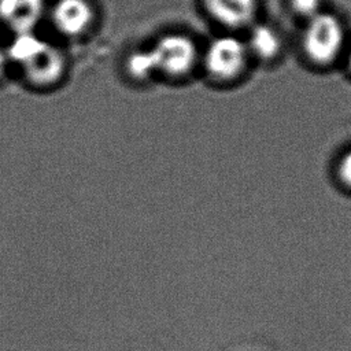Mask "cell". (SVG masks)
<instances>
[{"label":"cell","instance_id":"1","mask_svg":"<svg viewBox=\"0 0 351 351\" xmlns=\"http://www.w3.org/2000/svg\"><path fill=\"white\" fill-rule=\"evenodd\" d=\"M302 44L306 55L313 62H332L344 44V30L340 21L329 12L319 11L307 19Z\"/></svg>","mask_w":351,"mask_h":351},{"label":"cell","instance_id":"2","mask_svg":"<svg viewBox=\"0 0 351 351\" xmlns=\"http://www.w3.org/2000/svg\"><path fill=\"white\" fill-rule=\"evenodd\" d=\"M156 74L181 78L192 71L197 62L195 43L184 34H166L149 49Z\"/></svg>","mask_w":351,"mask_h":351},{"label":"cell","instance_id":"3","mask_svg":"<svg viewBox=\"0 0 351 351\" xmlns=\"http://www.w3.org/2000/svg\"><path fill=\"white\" fill-rule=\"evenodd\" d=\"M248 49L244 41L232 34L215 37L206 48L204 66L217 80H228L240 73L247 60Z\"/></svg>","mask_w":351,"mask_h":351},{"label":"cell","instance_id":"4","mask_svg":"<svg viewBox=\"0 0 351 351\" xmlns=\"http://www.w3.org/2000/svg\"><path fill=\"white\" fill-rule=\"evenodd\" d=\"M19 69L30 85L37 88H48L59 82L63 77L66 70V59L60 49L47 43Z\"/></svg>","mask_w":351,"mask_h":351},{"label":"cell","instance_id":"5","mask_svg":"<svg viewBox=\"0 0 351 351\" xmlns=\"http://www.w3.org/2000/svg\"><path fill=\"white\" fill-rule=\"evenodd\" d=\"M51 16L60 33L74 37L88 30L95 14L88 0H58Z\"/></svg>","mask_w":351,"mask_h":351},{"label":"cell","instance_id":"6","mask_svg":"<svg viewBox=\"0 0 351 351\" xmlns=\"http://www.w3.org/2000/svg\"><path fill=\"white\" fill-rule=\"evenodd\" d=\"M44 12V0H0V19L14 33L33 32Z\"/></svg>","mask_w":351,"mask_h":351},{"label":"cell","instance_id":"7","mask_svg":"<svg viewBox=\"0 0 351 351\" xmlns=\"http://www.w3.org/2000/svg\"><path fill=\"white\" fill-rule=\"evenodd\" d=\"M208 14L221 25L232 29L252 25L258 0H204Z\"/></svg>","mask_w":351,"mask_h":351},{"label":"cell","instance_id":"8","mask_svg":"<svg viewBox=\"0 0 351 351\" xmlns=\"http://www.w3.org/2000/svg\"><path fill=\"white\" fill-rule=\"evenodd\" d=\"M247 49L261 59H270L280 51V37L266 23L252 25L245 43Z\"/></svg>","mask_w":351,"mask_h":351},{"label":"cell","instance_id":"9","mask_svg":"<svg viewBox=\"0 0 351 351\" xmlns=\"http://www.w3.org/2000/svg\"><path fill=\"white\" fill-rule=\"evenodd\" d=\"M45 44L47 41H44L40 36H37L34 30L15 33L10 45L5 48V52L10 58V62L21 67L29 59H32Z\"/></svg>","mask_w":351,"mask_h":351},{"label":"cell","instance_id":"10","mask_svg":"<svg viewBox=\"0 0 351 351\" xmlns=\"http://www.w3.org/2000/svg\"><path fill=\"white\" fill-rule=\"evenodd\" d=\"M126 71L132 80L138 82L148 81L154 75H156L155 64L149 49L136 51L130 53L126 60Z\"/></svg>","mask_w":351,"mask_h":351},{"label":"cell","instance_id":"11","mask_svg":"<svg viewBox=\"0 0 351 351\" xmlns=\"http://www.w3.org/2000/svg\"><path fill=\"white\" fill-rule=\"evenodd\" d=\"M321 1L319 0H291L292 10L304 18H311L321 11Z\"/></svg>","mask_w":351,"mask_h":351},{"label":"cell","instance_id":"12","mask_svg":"<svg viewBox=\"0 0 351 351\" xmlns=\"http://www.w3.org/2000/svg\"><path fill=\"white\" fill-rule=\"evenodd\" d=\"M339 171L341 178L351 185V149L343 156L339 165Z\"/></svg>","mask_w":351,"mask_h":351},{"label":"cell","instance_id":"13","mask_svg":"<svg viewBox=\"0 0 351 351\" xmlns=\"http://www.w3.org/2000/svg\"><path fill=\"white\" fill-rule=\"evenodd\" d=\"M10 58L5 52V49H0V80L5 75L7 70H8V66H10Z\"/></svg>","mask_w":351,"mask_h":351},{"label":"cell","instance_id":"14","mask_svg":"<svg viewBox=\"0 0 351 351\" xmlns=\"http://www.w3.org/2000/svg\"><path fill=\"white\" fill-rule=\"evenodd\" d=\"M348 63H350V66H351V51H350V56H348Z\"/></svg>","mask_w":351,"mask_h":351}]
</instances>
